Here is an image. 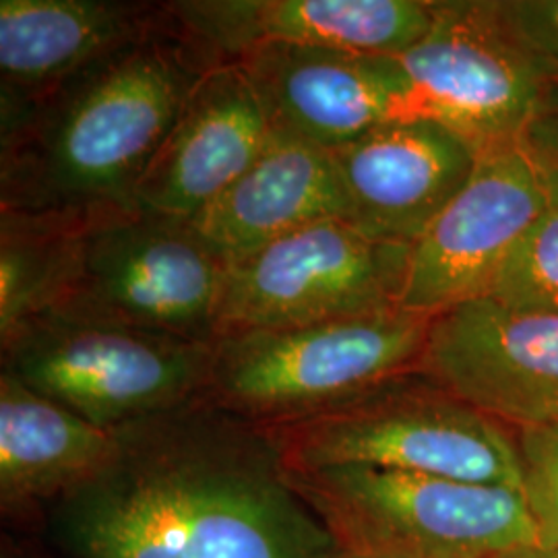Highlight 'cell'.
<instances>
[{"instance_id": "cell-1", "label": "cell", "mask_w": 558, "mask_h": 558, "mask_svg": "<svg viewBox=\"0 0 558 558\" xmlns=\"http://www.w3.org/2000/svg\"><path fill=\"white\" fill-rule=\"evenodd\" d=\"M94 478L57 500L64 558H336L339 546L253 424L193 401L114 430Z\"/></svg>"}, {"instance_id": "cell-2", "label": "cell", "mask_w": 558, "mask_h": 558, "mask_svg": "<svg viewBox=\"0 0 558 558\" xmlns=\"http://www.w3.org/2000/svg\"><path fill=\"white\" fill-rule=\"evenodd\" d=\"M214 64L163 7L137 40L34 98L0 101V211L137 209L141 177Z\"/></svg>"}, {"instance_id": "cell-3", "label": "cell", "mask_w": 558, "mask_h": 558, "mask_svg": "<svg viewBox=\"0 0 558 558\" xmlns=\"http://www.w3.org/2000/svg\"><path fill=\"white\" fill-rule=\"evenodd\" d=\"M288 472L379 468L490 486H521L515 430L422 371L385 380L308 418L260 428Z\"/></svg>"}, {"instance_id": "cell-4", "label": "cell", "mask_w": 558, "mask_h": 558, "mask_svg": "<svg viewBox=\"0 0 558 558\" xmlns=\"http://www.w3.org/2000/svg\"><path fill=\"white\" fill-rule=\"evenodd\" d=\"M430 319L399 306L315 325L223 333L211 341L199 401L257 428L315 416L420 371Z\"/></svg>"}, {"instance_id": "cell-5", "label": "cell", "mask_w": 558, "mask_h": 558, "mask_svg": "<svg viewBox=\"0 0 558 558\" xmlns=\"http://www.w3.org/2000/svg\"><path fill=\"white\" fill-rule=\"evenodd\" d=\"M286 474L341 550L509 558L538 546L518 488L362 465Z\"/></svg>"}, {"instance_id": "cell-6", "label": "cell", "mask_w": 558, "mask_h": 558, "mask_svg": "<svg viewBox=\"0 0 558 558\" xmlns=\"http://www.w3.org/2000/svg\"><path fill=\"white\" fill-rule=\"evenodd\" d=\"M2 371L92 424L119 430L197 401L211 341L46 313L0 338Z\"/></svg>"}, {"instance_id": "cell-7", "label": "cell", "mask_w": 558, "mask_h": 558, "mask_svg": "<svg viewBox=\"0 0 558 558\" xmlns=\"http://www.w3.org/2000/svg\"><path fill=\"white\" fill-rule=\"evenodd\" d=\"M228 267L191 221L120 211L87 230L69 288L50 313L209 343Z\"/></svg>"}, {"instance_id": "cell-8", "label": "cell", "mask_w": 558, "mask_h": 558, "mask_svg": "<svg viewBox=\"0 0 558 558\" xmlns=\"http://www.w3.org/2000/svg\"><path fill=\"white\" fill-rule=\"evenodd\" d=\"M410 251V244L364 234L352 221H315L230 260L218 336L399 308Z\"/></svg>"}, {"instance_id": "cell-9", "label": "cell", "mask_w": 558, "mask_h": 558, "mask_svg": "<svg viewBox=\"0 0 558 558\" xmlns=\"http://www.w3.org/2000/svg\"><path fill=\"white\" fill-rule=\"evenodd\" d=\"M398 59L412 114L439 120L476 151L521 140L557 85L509 32L497 0H433L426 34Z\"/></svg>"}, {"instance_id": "cell-10", "label": "cell", "mask_w": 558, "mask_h": 558, "mask_svg": "<svg viewBox=\"0 0 558 558\" xmlns=\"http://www.w3.org/2000/svg\"><path fill=\"white\" fill-rule=\"evenodd\" d=\"M546 203V170L523 141L480 149L470 179L412 244L401 308L435 317L486 299Z\"/></svg>"}, {"instance_id": "cell-11", "label": "cell", "mask_w": 558, "mask_h": 558, "mask_svg": "<svg viewBox=\"0 0 558 558\" xmlns=\"http://www.w3.org/2000/svg\"><path fill=\"white\" fill-rule=\"evenodd\" d=\"M420 371L519 430L558 420V313L470 300L430 319Z\"/></svg>"}, {"instance_id": "cell-12", "label": "cell", "mask_w": 558, "mask_h": 558, "mask_svg": "<svg viewBox=\"0 0 558 558\" xmlns=\"http://www.w3.org/2000/svg\"><path fill=\"white\" fill-rule=\"evenodd\" d=\"M234 62L253 83L276 135L325 151L412 114L410 81L393 57L269 44Z\"/></svg>"}, {"instance_id": "cell-13", "label": "cell", "mask_w": 558, "mask_h": 558, "mask_svg": "<svg viewBox=\"0 0 558 558\" xmlns=\"http://www.w3.org/2000/svg\"><path fill=\"white\" fill-rule=\"evenodd\" d=\"M348 221L385 242L414 244L470 179L476 147L439 120H385L329 151Z\"/></svg>"}, {"instance_id": "cell-14", "label": "cell", "mask_w": 558, "mask_h": 558, "mask_svg": "<svg viewBox=\"0 0 558 558\" xmlns=\"http://www.w3.org/2000/svg\"><path fill=\"white\" fill-rule=\"evenodd\" d=\"M163 7L216 62L269 44L398 59L433 20V0H170Z\"/></svg>"}, {"instance_id": "cell-15", "label": "cell", "mask_w": 558, "mask_h": 558, "mask_svg": "<svg viewBox=\"0 0 558 558\" xmlns=\"http://www.w3.org/2000/svg\"><path fill=\"white\" fill-rule=\"evenodd\" d=\"M274 137L267 112L240 64H214L186 96L141 177L135 207L195 220L253 166Z\"/></svg>"}, {"instance_id": "cell-16", "label": "cell", "mask_w": 558, "mask_h": 558, "mask_svg": "<svg viewBox=\"0 0 558 558\" xmlns=\"http://www.w3.org/2000/svg\"><path fill=\"white\" fill-rule=\"evenodd\" d=\"M348 220L329 151L276 135L253 166L191 223L230 260L320 220Z\"/></svg>"}, {"instance_id": "cell-17", "label": "cell", "mask_w": 558, "mask_h": 558, "mask_svg": "<svg viewBox=\"0 0 558 558\" xmlns=\"http://www.w3.org/2000/svg\"><path fill=\"white\" fill-rule=\"evenodd\" d=\"M161 17V2L0 0V101L38 96Z\"/></svg>"}, {"instance_id": "cell-18", "label": "cell", "mask_w": 558, "mask_h": 558, "mask_svg": "<svg viewBox=\"0 0 558 558\" xmlns=\"http://www.w3.org/2000/svg\"><path fill=\"white\" fill-rule=\"evenodd\" d=\"M117 449L114 430L0 373V502L4 511L54 505L94 478Z\"/></svg>"}, {"instance_id": "cell-19", "label": "cell", "mask_w": 558, "mask_h": 558, "mask_svg": "<svg viewBox=\"0 0 558 558\" xmlns=\"http://www.w3.org/2000/svg\"><path fill=\"white\" fill-rule=\"evenodd\" d=\"M108 216L0 211V338L57 308L87 230Z\"/></svg>"}, {"instance_id": "cell-20", "label": "cell", "mask_w": 558, "mask_h": 558, "mask_svg": "<svg viewBox=\"0 0 558 558\" xmlns=\"http://www.w3.org/2000/svg\"><path fill=\"white\" fill-rule=\"evenodd\" d=\"M546 209L502 269L488 299L523 311L558 313V174L546 170Z\"/></svg>"}, {"instance_id": "cell-21", "label": "cell", "mask_w": 558, "mask_h": 558, "mask_svg": "<svg viewBox=\"0 0 558 558\" xmlns=\"http://www.w3.org/2000/svg\"><path fill=\"white\" fill-rule=\"evenodd\" d=\"M519 476L538 546L558 548V420L515 430Z\"/></svg>"}, {"instance_id": "cell-22", "label": "cell", "mask_w": 558, "mask_h": 558, "mask_svg": "<svg viewBox=\"0 0 558 558\" xmlns=\"http://www.w3.org/2000/svg\"><path fill=\"white\" fill-rule=\"evenodd\" d=\"M509 32L558 85V0H497Z\"/></svg>"}, {"instance_id": "cell-23", "label": "cell", "mask_w": 558, "mask_h": 558, "mask_svg": "<svg viewBox=\"0 0 558 558\" xmlns=\"http://www.w3.org/2000/svg\"><path fill=\"white\" fill-rule=\"evenodd\" d=\"M521 141L548 172L558 174V85L539 106Z\"/></svg>"}, {"instance_id": "cell-24", "label": "cell", "mask_w": 558, "mask_h": 558, "mask_svg": "<svg viewBox=\"0 0 558 558\" xmlns=\"http://www.w3.org/2000/svg\"><path fill=\"white\" fill-rule=\"evenodd\" d=\"M509 558H558V548H542V546H532L523 548Z\"/></svg>"}, {"instance_id": "cell-25", "label": "cell", "mask_w": 558, "mask_h": 558, "mask_svg": "<svg viewBox=\"0 0 558 558\" xmlns=\"http://www.w3.org/2000/svg\"><path fill=\"white\" fill-rule=\"evenodd\" d=\"M336 558H403L398 555H387V553H364V550H341L339 548Z\"/></svg>"}]
</instances>
